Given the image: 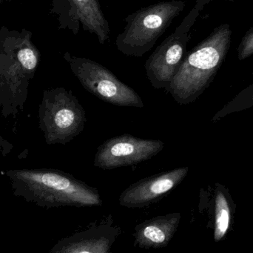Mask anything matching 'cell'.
Returning a JSON list of instances; mask_svg holds the SVG:
<instances>
[{"label":"cell","instance_id":"4","mask_svg":"<svg viewBox=\"0 0 253 253\" xmlns=\"http://www.w3.org/2000/svg\"><path fill=\"white\" fill-rule=\"evenodd\" d=\"M40 126L48 144H66L83 132L85 110L72 92L64 89L44 91L40 108Z\"/></svg>","mask_w":253,"mask_h":253},{"label":"cell","instance_id":"2","mask_svg":"<svg viewBox=\"0 0 253 253\" xmlns=\"http://www.w3.org/2000/svg\"><path fill=\"white\" fill-rule=\"evenodd\" d=\"M184 7L185 2L181 0L163 1L128 15L126 27L116 40L117 49L126 56H144Z\"/></svg>","mask_w":253,"mask_h":253},{"label":"cell","instance_id":"13","mask_svg":"<svg viewBox=\"0 0 253 253\" xmlns=\"http://www.w3.org/2000/svg\"><path fill=\"white\" fill-rule=\"evenodd\" d=\"M230 211L228 202L221 192L215 198V240L219 241L225 236L230 227Z\"/></svg>","mask_w":253,"mask_h":253},{"label":"cell","instance_id":"1","mask_svg":"<svg viewBox=\"0 0 253 253\" xmlns=\"http://www.w3.org/2000/svg\"><path fill=\"white\" fill-rule=\"evenodd\" d=\"M10 176L40 206L90 207L103 203L98 190L61 171L24 169L10 172Z\"/></svg>","mask_w":253,"mask_h":253},{"label":"cell","instance_id":"7","mask_svg":"<svg viewBox=\"0 0 253 253\" xmlns=\"http://www.w3.org/2000/svg\"><path fill=\"white\" fill-rule=\"evenodd\" d=\"M196 13L194 9L147 59L144 67L147 78L155 89H166L180 69L190 40L188 31Z\"/></svg>","mask_w":253,"mask_h":253},{"label":"cell","instance_id":"12","mask_svg":"<svg viewBox=\"0 0 253 253\" xmlns=\"http://www.w3.org/2000/svg\"><path fill=\"white\" fill-rule=\"evenodd\" d=\"M181 215L178 212L159 215L136 225L135 245L143 249H161L168 246L176 233Z\"/></svg>","mask_w":253,"mask_h":253},{"label":"cell","instance_id":"8","mask_svg":"<svg viewBox=\"0 0 253 253\" xmlns=\"http://www.w3.org/2000/svg\"><path fill=\"white\" fill-rule=\"evenodd\" d=\"M50 13L56 16L58 28L77 35L80 28L94 34L101 45L110 40L111 29L99 0H52Z\"/></svg>","mask_w":253,"mask_h":253},{"label":"cell","instance_id":"14","mask_svg":"<svg viewBox=\"0 0 253 253\" xmlns=\"http://www.w3.org/2000/svg\"><path fill=\"white\" fill-rule=\"evenodd\" d=\"M10 1V0H0V4H1V2H3V1Z\"/></svg>","mask_w":253,"mask_h":253},{"label":"cell","instance_id":"6","mask_svg":"<svg viewBox=\"0 0 253 253\" xmlns=\"http://www.w3.org/2000/svg\"><path fill=\"white\" fill-rule=\"evenodd\" d=\"M213 40L206 42L189 53L166 91L179 104L192 102L203 90L218 65L220 52Z\"/></svg>","mask_w":253,"mask_h":253},{"label":"cell","instance_id":"9","mask_svg":"<svg viewBox=\"0 0 253 253\" xmlns=\"http://www.w3.org/2000/svg\"><path fill=\"white\" fill-rule=\"evenodd\" d=\"M165 148L160 140L141 139L129 134L107 140L99 146L94 166L105 170L133 166L153 158Z\"/></svg>","mask_w":253,"mask_h":253},{"label":"cell","instance_id":"5","mask_svg":"<svg viewBox=\"0 0 253 253\" xmlns=\"http://www.w3.org/2000/svg\"><path fill=\"white\" fill-rule=\"evenodd\" d=\"M64 59L84 89L96 98L117 106H144L141 97L134 89L119 80L112 71L99 62L73 56L68 51L65 52Z\"/></svg>","mask_w":253,"mask_h":253},{"label":"cell","instance_id":"10","mask_svg":"<svg viewBox=\"0 0 253 253\" xmlns=\"http://www.w3.org/2000/svg\"><path fill=\"white\" fill-rule=\"evenodd\" d=\"M187 167L177 168L143 178L121 193L119 203L129 209L142 208L156 203L178 187L187 176Z\"/></svg>","mask_w":253,"mask_h":253},{"label":"cell","instance_id":"3","mask_svg":"<svg viewBox=\"0 0 253 253\" xmlns=\"http://www.w3.org/2000/svg\"><path fill=\"white\" fill-rule=\"evenodd\" d=\"M40 61L32 34L7 27L0 29V91L15 98L26 92Z\"/></svg>","mask_w":253,"mask_h":253},{"label":"cell","instance_id":"11","mask_svg":"<svg viewBox=\"0 0 253 253\" xmlns=\"http://www.w3.org/2000/svg\"><path fill=\"white\" fill-rule=\"evenodd\" d=\"M120 233V227L108 221L62 239L51 253H110Z\"/></svg>","mask_w":253,"mask_h":253}]
</instances>
